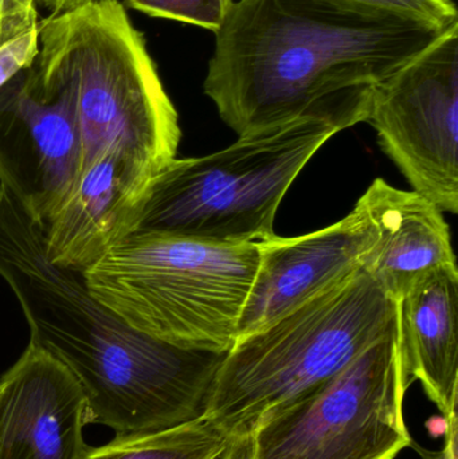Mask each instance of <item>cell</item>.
Wrapping results in <instances>:
<instances>
[{"mask_svg":"<svg viewBox=\"0 0 458 459\" xmlns=\"http://www.w3.org/2000/svg\"><path fill=\"white\" fill-rule=\"evenodd\" d=\"M395 301L362 269L269 325L237 339L206 420L230 438L349 366L395 323Z\"/></svg>","mask_w":458,"mask_h":459,"instance_id":"277c9868","label":"cell"},{"mask_svg":"<svg viewBox=\"0 0 458 459\" xmlns=\"http://www.w3.org/2000/svg\"><path fill=\"white\" fill-rule=\"evenodd\" d=\"M37 2H38V0H37Z\"/></svg>","mask_w":458,"mask_h":459,"instance_id":"7402d4cb","label":"cell"},{"mask_svg":"<svg viewBox=\"0 0 458 459\" xmlns=\"http://www.w3.org/2000/svg\"><path fill=\"white\" fill-rule=\"evenodd\" d=\"M417 194L458 212V26L374 91L367 121Z\"/></svg>","mask_w":458,"mask_h":459,"instance_id":"ba28073f","label":"cell"},{"mask_svg":"<svg viewBox=\"0 0 458 459\" xmlns=\"http://www.w3.org/2000/svg\"><path fill=\"white\" fill-rule=\"evenodd\" d=\"M32 66L72 91L82 175L102 152L115 151L150 187L177 159L179 115L144 35L117 0H91L39 21Z\"/></svg>","mask_w":458,"mask_h":459,"instance_id":"3957f363","label":"cell"},{"mask_svg":"<svg viewBox=\"0 0 458 459\" xmlns=\"http://www.w3.org/2000/svg\"><path fill=\"white\" fill-rule=\"evenodd\" d=\"M411 446L419 452L422 459H458L457 455V415L446 420L445 445L440 452H430L411 442Z\"/></svg>","mask_w":458,"mask_h":459,"instance_id":"d6986e66","label":"cell"},{"mask_svg":"<svg viewBox=\"0 0 458 459\" xmlns=\"http://www.w3.org/2000/svg\"><path fill=\"white\" fill-rule=\"evenodd\" d=\"M376 232L359 206L335 225L260 245V261L241 313L238 339L253 333L362 269Z\"/></svg>","mask_w":458,"mask_h":459,"instance_id":"30bf717a","label":"cell"},{"mask_svg":"<svg viewBox=\"0 0 458 459\" xmlns=\"http://www.w3.org/2000/svg\"><path fill=\"white\" fill-rule=\"evenodd\" d=\"M43 4L48 5L51 10V13H62V11L70 10V8L78 7L83 3L91 2V0H38Z\"/></svg>","mask_w":458,"mask_h":459,"instance_id":"44dd1931","label":"cell"},{"mask_svg":"<svg viewBox=\"0 0 458 459\" xmlns=\"http://www.w3.org/2000/svg\"><path fill=\"white\" fill-rule=\"evenodd\" d=\"M148 186L115 151L83 172L66 204L43 226L51 264L85 272L136 229Z\"/></svg>","mask_w":458,"mask_h":459,"instance_id":"7c38bea8","label":"cell"},{"mask_svg":"<svg viewBox=\"0 0 458 459\" xmlns=\"http://www.w3.org/2000/svg\"><path fill=\"white\" fill-rule=\"evenodd\" d=\"M86 425L77 380L29 342L0 377V459H81Z\"/></svg>","mask_w":458,"mask_h":459,"instance_id":"8fae6325","label":"cell"},{"mask_svg":"<svg viewBox=\"0 0 458 459\" xmlns=\"http://www.w3.org/2000/svg\"><path fill=\"white\" fill-rule=\"evenodd\" d=\"M258 261V243L134 231L83 278L91 296L134 331L188 350L229 352Z\"/></svg>","mask_w":458,"mask_h":459,"instance_id":"5b68a950","label":"cell"},{"mask_svg":"<svg viewBox=\"0 0 458 459\" xmlns=\"http://www.w3.org/2000/svg\"><path fill=\"white\" fill-rule=\"evenodd\" d=\"M0 278L23 312L30 342L64 364L80 385L86 423L115 437L201 420L220 367L217 353L134 331L97 301L83 273L51 264L43 229L0 185Z\"/></svg>","mask_w":458,"mask_h":459,"instance_id":"7a4b0ae2","label":"cell"},{"mask_svg":"<svg viewBox=\"0 0 458 459\" xmlns=\"http://www.w3.org/2000/svg\"><path fill=\"white\" fill-rule=\"evenodd\" d=\"M336 134L300 121L238 137L212 155L174 159L151 183L134 231L212 245L266 242L276 237L285 194Z\"/></svg>","mask_w":458,"mask_h":459,"instance_id":"8992f818","label":"cell"},{"mask_svg":"<svg viewBox=\"0 0 458 459\" xmlns=\"http://www.w3.org/2000/svg\"><path fill=\"white\" fill-rule=\"evenodd\" d=\"M220 459H252V441H250V436L231 438Z\"/></svg>","mask_w":458,"mask_h":459,"instance_id":"ffe728a7","label":"cell"},{"mask_svg":"<svg viewBox=\"0 0 458 459\" xmlns=\"http://www.w3.org/2000/svg\"><path fill=\"white\" fill-rule=\"evenodd\" d=\"M357 204L376 232L362 270L394 301L428 273L457 264L443 212L416 191L376 179Z\"/></svg>","mask_w":458,"mask_h":459,"instance_id":"4fadbf2b","label":"cell"},{"mask_svg":"<svg viewBox=\"0 0 458 459\" xmlns=\"http://www.w3.org/2000/svg\"><path fill=\"white\" fill-rule=\"evenodd\" d=\"M384 10L403 13L441 29L457 26L458 13L454 0H355Z\"/></svg>","mask_w":458,"mask_h":459,"instance_id":"ac0fdd59","label":"cell"},{"mask_svg":"<svg viewBox=\"0 0 458 459\" xmlns=\"http://www.w3.org/2000/svg\"><path fill=\"white\" fill-rule=\"evenodd\" d=\"M37 0H0V88L39 53Z\"/></svg>","mask_w":458,"mask_h":459,"instance_id":"2e32d148","label":"cell"},{"mask_svg":"<svg viewBox=\"0 0 458 459\" xmlns=\"http://www.w3.org/2000/svg\"><path fill=\"white\" fill-rule=\"evenodd\" d=\"M451 29L355 0H239L215 32L204 93L238 137L300 121L341 132Z\"/></svg>","mask_w":458,"mask_h":459,"instance_id":"6da1fadb","label":"cell"},{"mask_svg":"<svg viewBox=\"0 0 458 459\" xmlns=\"http://www.w3.org/2000/svg\"><path fill=\"white\" fill-rule=\"evenodd\" d=\"M233 0H125V5L155 18L195 24L217 32Z\"/></svg>","mask_w":458,"mask_h":459,"instance_id":"e0dca14e","label":"cell"},{"mask_svg":"<svg viewBox=\"0 0 458 459\" xmlns=\"http://www.w3.org/2000/svg\"><path fill=\"white\" fill-rule=\"evenodd\" d=\"M82 158L69 86L31 66L0 88V185L40 228L74 193Z\"/></svg>","mask_w":458,"mask_h":459,"instance_id":"9c48e42d","label":"cell"},{"mask_svg":"<svg viewBox=\"0 0 458 459\" xmlns=\"http://www.w3.org/2000/svg\"><path fill=\"white\" fill-rule=\"evenodd\" d=\"M230 437L203 418L158 433L115 437L81 459H220Z\"/></svg>","mask_w":458,"mask_h":459,"instance_id":"9a60e30c","label":"cell"},{"mask_svg":"<svg viewBox=\"0 0 458 459\" xmlns=\"http://www.w3.org/2000/svg\"><path fill=\"white\" fill-rule=\"evenodd\" d=\"M395 313L406 383H421L446 422L457 415V264L419 278L395 301Z\"/></svg>","mask_w":458,"mask_h":459,"instance_id":"5bb4252c","label":"cell"},{"mask_svg":"<svg viewBox=\"0 0 458 459\" xmlns=\"http://www.w3.org/2000/svg\"><path fill=\"white\" fill-rule=\"evenodd\" d=\"M397 315V313H395ZM397 317L349 366L252 433V459H394L411 446Z\"/></svg>","mask_w":458,"mask_h":459,"instance_id":"52a82bcc","label":"cell"}]
</instances>
